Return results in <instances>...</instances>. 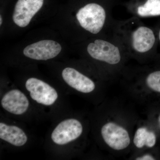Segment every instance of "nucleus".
<instances>
[{"label": "nucleus", "mask_w": 160, "mask_h": 160, "mask_svg": "<svg viewBox=\"0 0 160 160\" xmlns=\"http://www.w3.org/2000/svg\"><path fill=\"white\" fill-rule=\"evenodd\" d=\"M111 32L129 58L143 60L153 55L158 40L156 32L139 18L132 16L126 20L115 19Z\"/></svg>", "instance_id": "f257e3e1"}, {"label": "nucleus", "mask_w": 160, "mask_h": 160, "mask_svg": "<svg viewBox=\"0 0 160 160\" xmlns=\"http://www.w3.org/2000/svg\"><path fill=\"white\" fill-rule=\"evenodd\" d=\"M87 43L86 52L89 57L109 68L120 67L129 58L117 38L109 32L98 36Z\"/></svg>", "instance_id": "f03ea898"}, {"label": "nucleus", "mask_w": 160, "mask_h": 160, "mask_svg": "<svg viewBox=\"0 0 160 160\" xmlns=\"http://www.w3.org/2000/svg\"><path fill=\"white\" fill-rule=\"evenodd\" d=\"M76 18L83 30L94 36L110 32L115 20L109 6L95 2L89 3L81 7Z\"/></svg>", "instance_id": "7ed1b4c3"}, {"label": "nucleus", "mask_w": 160, "mask_h": 160, "mask_svg": "<svg viewBox=\"0 0 160 160\" xmlns=\"http://www.w3.org/2000/svg\"><path fill=\"white\" fill-rule=\"evenodd\" d=\"M101 134L105 143L114 150H123L130 144L128 132L124 127L113 122L105 124L101 129Z\"/></svg>", "instance_id": "20e7f679"}, {"label": "nucleus", "mask_w": 160, "mask_h": 160, "mask_svg": "<svg viewBox=\"0 0 160 160\" xmlns=\"http://www.w3.org/2000/svg\"><path fill=\"white\" fill-rule=\"evenodd\" d=\"M26 89L32 98L37 102L45 106L54 104L58 98L57 92L49 84L42 80L31 78L26 83Z\"/></svg>", "instance_id": "39448f33"}, {"label": "nucleus", "mask_w": 160, "mask_h": 160, "mask_svg": "<svg viewBox=\"0 0 160 160\" xmlns=\"http://www.w3.org/2000/svg\"><path fill=\"white\" fill-rule=\"evenodd\" d=\"M62 49L61 45L55 41L42 40L26 46L23 54L32 59L46 61L57 56Z\"/></svg>", "instance_id": "423d86ee"}, {"label": "nucleus", "mask_w": 160, "mask_h": 160, "mask_svg": "<svg viewBox=\"0 0 160 160\" xmlns=\"http://www.w3.org/2000/svg\"><path fill=\"white\" fill-rule=\"evenodd\" d=\"M82 132V125L78 120L68 119L57 126L52 133L51 138L57 145H66L78 138Z\"/></svg>", "instance_id": "0eeeda50"}, {"label": "nucleus", "mask_w": 160, "mask_h": 160, "mask_svg": "<svg viewBox=\"0 0 160 160\" xmlns=\"http://www.w3.org/2000/svg\"><path fill=\"white\" fill-rule=\"evenodd\" d=\"M43 3L44 0H18L12 15L15 24L22 28L28 26Z\"/></svg>", "instance_id": "6e6552de"}, {"label": "nucleus", "mask_w": 160, "mask_h": 160, "mask_svg": "<svg viewBox=\"0 0 160 160\" xmlns=\"http://www.w3.org/2000/svg\"><path fill=\"white\" fill-rule=\"evenodd\" d=\"M62 76L69 86L82 93H90L95 89V84L92 80L73 68H65Z\"/></svg>", "instance_id": "1a4fd4ad"}, {"label": "nucleus", "mask_w": 160, "mask_h": 160, "mask_svg": "<svg viewBox=\"0 0 160 160\" xmlns=\"http://www.w3.org/2000/svg\"><path fill=\"white\" fill-rule=\"evenodd\" d=\"M2 107L10 113L21 115L28 110L29 100L24 93L18 89L6 92L1 101Z\"/></svg>", "instance_id": "9d476101"}, {"label": "nucleus", "mask_w": 160, "mask_h": 160, "mask_svg": "<svg viewBox=\"0 0 160 160\" xmlns=\"http://www.w3.org/2000/svg\"><path fill=\"white\" fill-rule=\"evenodd\" d=\"M132 16L140 19L160 16V0H143L128 7Z\"/></svg>", "instance_id": "9b49d317"}, {"label": "nucleus", "mask_w": 160, "mask_h": 160, "mask_svg": "<svg viewBox=\"0 0 160 160\" xmlns=\"http://www.w3.org/2000/svg\"><path fill=\"white\" fill-rule=\"evenodd\" d=\"M0 138L13 146H22L27 142V136L22 129L18 126L0 123Z\"/></svg>", "instance_id": "f8f14e48"}, {"label": "nucleus", "mask_w": 160, "mask_h": 160, "mask_svg": "<svg viewBox=\"0 0 160 160\" xmlns=\"http://www.w3.org/2000/svg\"><path fill=\"white\" fill-rule=\"evenodd\" d=\"M156 136L152 131H149L146 127H140L135 133L133 143L138 148H143L144 146L152 148L156 143Z\"/></svg>", "instance_id": "ddd939ff"}, {"label": "nucleus", "mask_w": 160, "mask_h": 160, "mask_svg": "<svg viewBox=\"0 0 160 160\" xmlns=\"http://www.w3.org/2000/svg\"><path fill=\"white\" fill-rule=\"evenodd\" d=\"M144 82L150 90L160 93V70L148 73L144 78Z\"/></svg>", "instance_id": "4468645a"}, {"label": "nucleus", "mask_w": 160, "mask_h": 160, "mask_svg": "<svg viewBox=\"0 0 160 160\" xmlns=\"http://www.w3.org/2000/svg\"><path fill=\"white\" fill-rule=\"evenodd\" d=\"M155 158L150 154H145L142 156L138 157L136 159L137 160H155Z\"/></svg>", "instance_id": "2eb2a0df"}, {"label": "nucleus", "mask_w": 160, "mask_h": 160, "mask_svg": "<svg viewBox=\"0 0 160 160\" xmlns=\"http://www.w3.org/2000/svg\"><path fill=\"white\" fill-rule=\"evenodd\" d=\"M157 36L158 40L159 42L160 43V29H159L158 31Z\"/></svg>", "instance_id": "dca6fc26"}, {"label": "nucleus", "mask_w": 160, "mask_h": 160, "mask_svg": "<svg viewBox=\"0 0 160 160\" xmlns=\"http://www.w3.org/2000/svg\"><path fill=\"white\" fill-rule=\"evenodd\" d=\"M0 20H1V22H0V24H1V25H2V17L1 16V17H0Z\"/></svg>", "instance_id": "f3484780"}, {"label": "nucleus", "mask_w": 160, "mask_h": 160, "mask_svg": "<svg viewBox=\"0 0 160 160\" xmlns=\"http://www.w3.org/2000/svg\"><path fill=\"white\" fill-rule=\"evenodd\" d=\"M158 122L160 126V114L158 117Z\"/></svg>", "instance_id": "a211bd4d"}]
</instances>
